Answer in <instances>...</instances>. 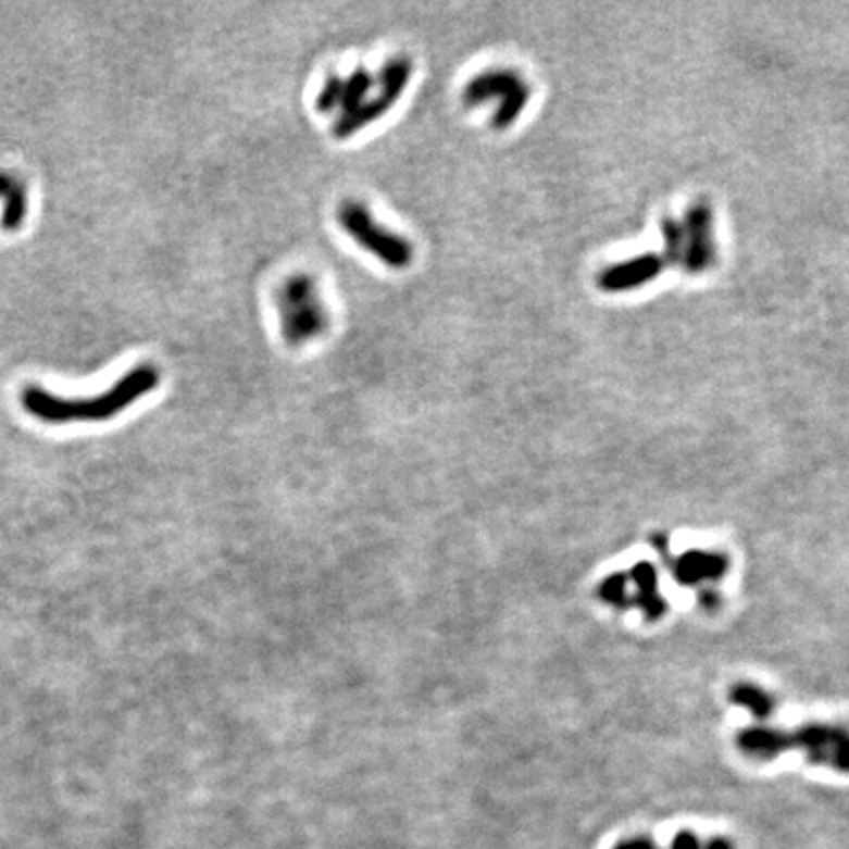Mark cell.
<instances>
[{"label": "cell", "instance_id": "obj_1", "mask_svg": "<svg viewBox=\"0 0 849 849\" xmlns=\"http://www.w3.org/2000/svg\"><path fill=\"white\" fill-rule=\"evenodd\" d=\"M160 386V370L152 364H140L126 372L113 388L104 389L92 398H60L40 386H28L22 391V408L32 417L50 423H95L109 421L128 410L133 403Z\"/></svg>", "mask_w": 849, "mask_h": 849}, {"label": "cell", "instance_id": "obj_2", "mask_svg": "<svg viewBox=\"0 0 849 849\" xmlns=\"http://www.w3.org/2000/svg\"><path fill=\"white\" fill-rule=\"evenodd\" d=\"M279 333L289 347H305L325 337L330 328V311L317 279L297 272L282 279L276 289Z\"/></svg>", "mask_w": 849, "mask_h": 849}, {"label": "cell", "instance_id": "obj_3", "mask_svg": "<svg viewBox=\"0 0 849 849\" xmlns=\"http://www.w3.org/2000/svg\"><path fill=\"white\" fill-rule=\"evenodd\" d=\"M337 221L352 242L389 270H405L413 264L415 250L410 240L382 225L364 203L354 199L342 201L338 207Z\"/></svg>", "mask_w": 849, "mask_h": 849}, {"label": "cell", "instance_id": "obj_4", "mask_svg": "<svg viewBox=\"0 0 849 849\" xmlns=\"http://www.w3.org/2000/svg\"><path fill=\"white\" fill-rule=\"evenodd\" d=\"M532 99V89L522 75L513 70H486L476 73L462 89V101L469 109H476L488 101H498L491 126L496 130L510 128Z\"/></svg>", "mask_w": 849, "mask_h": 849}, {"label": "cell", "instance_id": "obj_5", "mask_svg": "<svg viewBox=\"0 0 849 849\" xmlns=\"http://www.w3.org/2000/svg\"><path fill=\"white\" fill-rule=\"evenodd\" d=\"M413 77V62L410 58L396 55L382 65L376 73V87L366 99V103L357 109L354 113L340 116L333 124V136L338 140L352 138L360 130L369 128L370 124L378 123L398 104L401 95L410 87Z\"/></svg>", "mask_w": 849, "mask_h": 849}, {"label": "cell", "instance_id": "obj_6", "mask_svg": "<svg viewBox=\"0 0 849 849\" xmlns=\"http://www.w3.org/2000/svg\"><path fill=\"white\" fill-rule=\"evenodd\" d=\"M685 270L692 276L704 274L716 262V238H714V211L708 201H696L686 213Z\"/></svg>", "mask_w": 849, "mask_h": 849}, {"label": "cell", "instance_id": "obj_7", "mask_svg": "<svg viewBox=\"0 0 849 849\" xmlns=\"http://www.w3.org/2000/svg\"><path fill=\"white\" fill-rule=\"evenodd\" d=\"M792 747H800L816 765L849 773V734L841 727H802L797 734H787V751Z\"/></svg>", "mask_w": 849, "mask_h": 849}, {"label": "cell", "instance_id": "obj_8", "mask_svg": "<svg viewBox=\"0 0 849 849\" xmlns=\"http://www.w3.org/2000/svg\"><path fill=\"white\" fill-rule=\"evenodd\" d=\"M376 87V75L366 67H357L354 72L342 75H328L327 82L321 87L315 107L321 114L338 113L337 118L354 113L366 103Z\"/></svg>", "mask_w": 849, "mask_h": 849}, {"label": "cell", "instance_id": "obj_9", "mask_svg": "<svg viewBox=\"0 0 849 849\" xmlns=\"http://www.w3.org/2000/svg\"><path fill=\"white\" fill-rule=\"evenodd\" d=\"M666 262L663 252H649L641 257L625 260L614 266L605 267L598 276V287L605 294H624L637 287L647 286L665 272Z\"/></svg>", "mask_w": 849, "mask_h": 849}, {"label": "cell", "instance_id": "obj_10", "mask_svg": "<svg viewBox=\"0 0 849 849\" xmlns=\"http://www.w3.org/2000/svg\"><path fill=\"white\" fill-rule=\"evenodd\" d=\"M727 561L724 554L708 553V551H688L678 557L673 566L675 578L685 586L717 580L726 574Z\"/></svg>", "mask_w": 849, "mask_h": 849}, {"label": "cell", "instance_id": "obj_11", "mask_svg": "<svg viewBox=\"0 0 849 849\" xmlns=\"http://www.w3.org/2000/svg\"><path fill=\"white\" fill-rule=\"evenodd\" d=\"M0 199H4V211L0 219V226L7 233H16L28 213V197L24 185L14 175L0 172Z\"/></svg>", "mask_w": 849, "mask_h": 849}, {"label": "cell", "instance_id": "obj_12", "mask_svg": "<svg viewBox=\"0 0 849 849\" xmlns=\"http://www.w3.org/2000/svg\"><path fill=\"white\" fill-rule=\"evenodd\" d=\"M627 578H632L635 584V604L644 610L649 620H657L665 612V602L663 596H659V583H657V571L653 564L639 563Z\"/></svg>", "mask_w": 849, "mask_h": 849}, {"label": "cell", "instance_id": "obj_13", "mask_svg": "<svg viewBox=\"0 0 849 849\" xmlns=\"http://www.w3.org/2000/svg\"><path fill=\"white\" fill-rule=\"evenodd\" d=\"M737 746L749 758L775 759L787 751V734L769 727H751L739 734Z\"/></svg>", "mask_w": 849, "mask_h": 849}, {"label": "cell", "instance_id": "obj_14", "mask_svg": "<svg viewBox=\"0 0 849 849\" xmlns=\"http://www.w3.org/2000/svg\"><path fill=\"white\" fill-rule=\"evenodd\" d=\"M732 702L737 707L746 708L753 716L763 720L773 712V698L759 686L737 685L732 688Z\"/></svg>", "mask_w": 849, "mask_h": 849}, {"label": "cell", "instance_id": "obj_15", "mask_svg": "<svg viewBox=\"0 0 849 849\" xmlns=\"http://www.w3.org/2000/svg\"><path fill=\"white\" fill-rule=\"evenodd\" d=\"M661 233H663V240H665L663 257H665L666 262L669 264L683 262V258H685V228H683V223H678L673 216H665L661 221Z\"/></svg>", "mask_w": 849, "mask_h": 849}, {"label": "cell", "instance_id": "obj_16", "mask_svg": "<svg viewBox=\"0 0 849 849\" xmlns=\"http://www.w3.org/2000/svg\"><path fill=\"white\" fill-rule=\"evenodd\" d=\"M600 596L608 604L625 605L629 604V594H627V576L624 574H614L605 578L600 586Z\"/></svg>", "mask_w": 849, "mask_h": 849}, {"label": "cell", "instance_id": "obj_17", "mask_svg": "<svg viewBox=\"0 0 849 849\" xmlns=\"http://www.w3.org/2000/svg\"><path fill=\"white\" fill-rule=\"evenodd\" d=\"M671 849H702V844H700V839H698L695 832L683 829L671 841Z\"/></svg>", "mask_w": 849, "mask_h": 849}, {"label": "cell", "instance_id": "obj_18", "mask_svg": "<svg viewBox=\"0 0 849 849\" xmlns=\"http://www.w3.org/2000/svg\"><path fill=\"white\" fill-rule=\"evenodd\" d=\"M612 849H659L656 841L651 838H644V836H637V838H627L624 841H620L617 846Z\"/></svg>", "mask_w": 849, "mask_h": 849}, {"label": "cell", "instance_id": "obj_19", "mask_svg": "<svg viewBox=\"0 0 849 849\" xmlns=\"http://www.w3.org/2000/svg\"><path fill=\"white\" fill-rule=\"evenodd\" d=\"M702 849H736L734 844L727 838L716 836V838L708 839L707 846H702Z\"/></svg>", "mask_w": 849, "mask_h": 849}]
</instances>
